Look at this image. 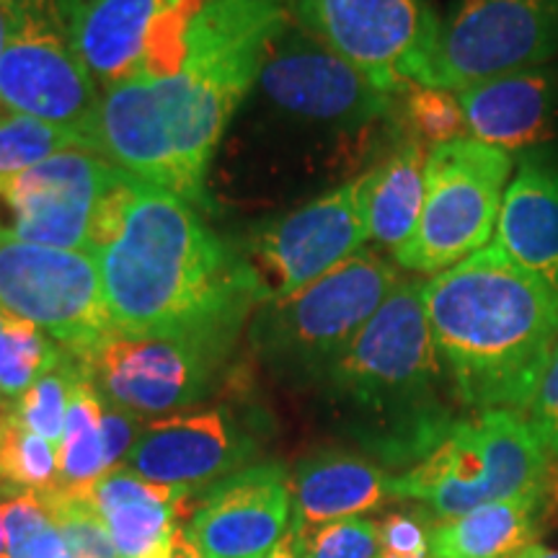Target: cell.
Listing matches in <instances>:
<instances>
[{"label":"cell","instance_id":"obj_5","mask_svg":"<svg viewBox=\"0 0 558 558\" xmlns=\"http://www.w3.org/2000/svg\"><path fill=\"white\" fill-rule=\"evenodd\" d=\"M399 282V264L360 248L295 295L259 305L248 320V344L277 380L320 388Z\"/></svg>","mask_w":558,"mask_h":558},{"label":"cell","instance_id":"obj_43","mask_svg":"<svg viewBox=\"0 0 558 558\" xmlns=\"http://www.w3.org/2000/svg\"><path fill=\"white\" fill-rule=\"evenodd\" d=\"M5 316H9V313H5L3 308H0V324H3V320H5Z\"/></svg>","mask_w":558,"mask_h":558},{"label":"cell","instance_id":"obj_42","mask_svg":"<svg viewBox=\"0 0 558 558\" xmlns=\"http://www.w3.org/2000/svg\"><path fill=\"white\" fill-rule=\"evenodd\" d=\"M9 407H11V403L3 399V393H0V411H3V409H9Z\"/></svg>","mask_w":558,"mask_h":558},{"label":"cell","instance_id":"obj_15","mask_svg":"<svg viewBox=\"0 0 558 558\" xmlns=\"http://www.w3.org/2000/svg\"><path fill=\"white\" fill-rule=\"evenodd\" d=\"M259 456V442L226 407L153 418L140 432L128 460L137 476L192 492L233 476Z\"/></svg>","mask_w":558,"mask_h":558},{"label":"cell","instance_id":"obj_21","mask_svg":"<svg viewBox=\"0 0 558 558\" xmlns=\"http://www.w3.org/2000/svg\"><path fill=\"white\" fill-rule=\"evenodd\" d=\"M380 463L352 450L326 448L305 456L290 476L292 533L305 535L329 522L362 518L390 497Z\"/></svg>","mask_w":558,"mask_h":558},{"label":"cell","instance_id":"obj_34","mask_svg":"<svg viewBox=\"0 0 558 558\" xmlns=\"http://www.w3.org/2000/svg\"><path fill=\"white\" fill-rule=\"evenodd\" d=\"M143 427H145L143 418L104 399L101 445H104V460H107V471L124 465V460H128L132 445H135V439L140 432H143Z\"/></svg>","mask_w":558,"mask_h":558},{"label":"cell","instance_id":"obj_14","mask_svg":"<svg viewBox=\"0 0 558 558\" xmlns=\"http://www.w3.org/2000/svg\"><path fill=\"white\" fill-rule=\"evenodd\" d=\"M122 169L88 150H65L0 181V230L50 248L86 251L96 209Z\"/></svg>","mask_w":558,"mask_h":558},{"label":"cell","instance_id":"obj_20","mask_svg":"<svg viewBox=\"0 0 558 558\" xmlns=\"http://www.w3.org/2000/svg\"><path fill=\"white\" fill-rule=\"evenodd\" d=\"M194 494L184 486L156 484L120 465L96 478L81 497L107 522L120 558H153L169 546L181 518L194 514Z\"/></svg>","mask_w":558,"mask_h":558},{"label":"cell","instance_id":"obj_44","mask_svg":"<svg viewBox=\"0 0 558 558\" xmlns=\"http://www.w3.org/2000/svg\"><path fill=\"white\" fill-rule=\"evenodd\" d=\"M284 3H290V0H284Z\"/></svg>","mask_w":558,"mask_h":558},{"label":"cell","instance_id":"obj_24","mask_svg":"<svg viewBox=\"0 0 558 558\" xmlns=\"http://www.w3.org/2000/svg\"><path fill=\"white\" fill-rule=\"evenodd\" d=\"M101 409L104 396L90 383L86 367L81 362L78 375H75L73 388H70L65 429H62V439L58 445L60 486L54 492L81 497L96 478L107 473L101 445Z\"/></svg>","mask_w":558,"mask_h":558},{"label":"cell","instance_id":"obj_32","mask_svg":"<svg viewBox=\"0 0 558 558\" xmlns=\"http://www.w3.org/2000/svg\"><path fill=\"white\" fill-rule=\"evenodd\" d=\"M522 416H525L533 435L538 437L543 450L548 452V458L558 463V344L550 352L548 365L543 369Z\"/></svg>","mask_w":558,"mask_h":558},{"label":"cell","instance_id":"obj_37","mask_svg":"<svg viewBox=\"0 0 558 558\" xmlns=\"http://www.w3.org/2000/svg\"><path fill=\"white\" fill-rule=\"evenodd\" d=\"M267 558H300L298 543H295V535H292V530H288V535H284V538L277 543V548L271 550Z\"/></svg>","mask_w":558,"mask_h":558},{"label":"cell","instance_id":"obj_6","mask_svg":"<svg viewBox=\"0 0 558 558\" xmlns=\"http://www.w3.org/2000/svg\"><path fill=\"white\" fill-rule=\"evenodd\" d=\"M554 465L520 411H473L416 465L390 478V497L418 501L442 522L492 501L556 488Z\"/></svg>","mask_w":558,"mask_h":558},{"label":"cell","instance_id":"obj_1","mask_svg":"<svg viewBox=\"0 0 558 558\" xmlns=\"http://www.w3.org/2000/svg\"><path fill=\"white\" fill-rule=\"evenodd\" d=\"M88 254L117 333L233 349L262 305L241 243L194 202L122 171L96 209Z\"/></svg>","mask_w":558,"mask_h":558},{"label":"cell","instance_id":"obj_23","mask_svg":"<svg viewBox=\"0 0 558 558\" xmlns=\"http://www.w3.org/2000/svg\"><path fill=\"white\" fill-rule=\"evenodd\" d=\"M558 486L492 501L432 527V558H514L535 546Z\"/></svg>","mask_w":558,"mask_h":558},{"label":"cell","instance_id":"obj_22","mask_svg":"<svg viewBox=\"0 0 558 558\" xmlns=\"http://www.w3.org/2000/svg\"><path fill=\"white\" fill-rule=\"evenodd\" d=\"M427 143L403 130L380 160L360 177V207L367 239L396 254L414 235L424 205Z\"/></svg>","mask_w":558,"mask_h":558},{"label":"cell","instance_id":"obj_27","mask_svg":"<svg viewBox=\"0 0 558 558\" xmlns=\"http://www.w3.org/2000/svg\"><path fill=\"white\" fill-rule=\"evenodd\" d=\"M65 150H86L81 130L16 111H0V181Z\"/></svg>","mask_w":558,"mask_h":558},{"label":"cell","instance_id":"obj_10","mask_svg":"<svg viewBox=\"0 0 558 558\" xmlns=\"http://www.w3.org/2000/svg\"><path fill=\"white\" fill-rule=\"evenodd\" d=\"M0 308L32 320L75 357L117 333L88 251L50 248L0 230Z\"/></svg>","mask_w":558,"mask_h":558},{"label":"cell","instance_id":"obj_12","mask_svg":"<svg viewBox=\"0 0 558 558\" xmlns=\"http://www.w3.org/2000/svg\"><path fill=\"white\" fill-rule=\"evenodd\" d=\"M360 177L333 186L282 218L256 226L241 243L262 305L295 295L365 248Z\"/></svg>","mask_w":558,"mask_h":558},{"label":"cell","instance_id":"obj_18","mask_svg":"<svg viewBox=\"0 0 558 558\" xmlns=\"http://www.w3.org/2000/svg\"><path fill=\"white\" fill-rule=\"evenodd\" d=\"M469 135L507 153H533L556 137L558 70L533 65L458 90Z\"/></svg>","mask_w":558,"mask_h":558},{"label":"cell","instance_id":"obj_31","mask_svg":"<svg viewBox=\"0 0 558 558\" xmlns=\"http://www.w3.org/2000/svg\"><path fill=\"white\" fill-rule=\"evenodd\" d=\"M295 543L300 558H378L380 525L369 518H347L295 535Z\"/></svg>","mask_w":558,"mask_h":558},{"label":"cell","instance_id":"obj_39","mask_svg":"<svg viewBox=\"0 0 558 558\" xmlns=\"http://www.w3.org/2000/svg\"><path fill=\"white\" fill-rule=\"evenodd\" d=\"M13 494H16V492H13V488L9 486V481L0 478V499H9V497H13Z\"/></svg>","mask_w":558,"mask_h":558},{"label":"cell","instance_id":"obj_38","mask_svg":"<svg viewBox=\"0 0 558 558\" xmlns=\"http://www.w3.org/2000/svg\"><path fill=\"white\" fill-rule=\"evenodd\" d=\"M514 558H558V550L556 548L538 546V543H535V546L525 548L520 556H514Z\"/></svg>","mask_w":558,"mask_h":558},{"label":"cell","instance_id":"obj_41","mask_svg":"<svg viewBox=\"0 0 558 558\" xmlns=\"http://www.w3.org/2000/svg\"><path fill=\"white\" fill-rule=\"evenodd\" d=\"M0 558H9V556H5V535H3V520H0Z\"/></svg>","mask_w":558,"mask_h":558},{"label":"cell","instance_id":"obj_33","mask_svg":"<svg viewBox=\"0 0 558 558\" xmlns=\"http://www.w3.org/2000/svg\"><path fill=\"white\" fill-rule=\"evenodd\" d=\"M432 527L427 514L390 512L380 522L378 558H432Z\"/></svg>","mask_w":558,"mask_h":558},{"label":"cell","instance_id":"obj_7","mask_svg":"<svg viewBox=\"0 0 558 558\" xmlns=\"http://www.w3.org/2000/svg\"><path fill=\"white\" fill-rule=\"evenodd\" d=\"M514 156L473 137L435 145L424 171V205L414 235L393 259L414 275H439L486 248L497 230Z\"/></svg>","mask_w":558,"mask_h":558},{"label":"cell","instance_id":"obj_25","mask_svg":"<svg viewBox=\"0 0 558 558\" xmlns=\"http://www.w3.org/2000/svg\"><path fill=\"white\" fill-rule=\"evenodd\" d=\"M62 349L50 333L32 320L5 316L0 324V393L13 403L29 390L41 375H47L65 360Z\"/></svg>","mask_w":558,"mask_h":558},{"label":"cell","instance_id":"obj_26","mask_svg":"<svg viewBox=\"0 0 558 558\" xmlns=\"http://www.w3.org/2000/svg\"><path fill=\"white\" fill-rule=\"evenodd\" d=\"M0 478L37 494L60 486L58 445L26 427L11 407L0 411Z\"/></svg>","mask_w":558,"mask_h":558},{"label":"cell","instance_id":"obj_4","mask_svg":"<svg viewBox=\"0 0 558 558\" xmlns=\"http://www.w3.org/2000/svg\"><path fill=\"white\" fill-rule=\"evenodd\" d=\"M288 13L284 0H205L171 75H150L160 122L190 197L209 209L207 179L230 122L259 78L269 34Z\"/></svg>","mask_w":558,"mask_h":558},{"label":"cell","instance_id":"obj_2","mask_svg":"<svg viewBox=\"0 0 558 558\" xmlns=\"http://www.w3.org/2000/svg\"><path fill=\"white\" fill-rule=\"evenodd\" d=\"M424 308L458 403L525 411L558 344V303L497 243L424 282Z\"/></svg>","mask_w":558,"mask_h":558},{"label":"cell","instance_id":"obj_19","mask_svg":"<svg viewBox=\"0 0 558 558\" xmlns=\"http://www.w3.org/2000/svg\"><path fill=\"white\" fill-rule=\"evenodd\" d=\"M497 246L558 303V160L525 153L497 220Z\"/></svg>","mask_w":558,"mask_h":558},{"label":"cell","instance_id":"obj_3","mask_svg":"<svg viewBox=\"0 0 558 558\" xmlns=\"http://www.w3.org/2000/svg\"><path fill=\"white\" fill-rule=\"evenodd\" d=\"M331 418L375 463L411 469L456 427L422 279H401L320 383Z\"/></svg>","mask_w":558,"mask_h":558},{"label":"cell","instance_id":"obj_35","mask_svg":"<svg viewBox=\"0 0 558 558\" xmlns=\"http://www.w3.org/2000/svg\"><path fill=\"white\" fill-rule=\"evenodd\" d=\"M9 558H73L65 535L60 533V527L52 522H47L45 527H39L37 533H32L29 538L21 541L19 546L5 550Z\"/></svg>","mask_w":558,"mask_h":558},{"label":"cell","instance_id":"obj_36","mask_svg":"<svg viewBox=\"0 0 558 558\" xmlns=\"http://www.w3.org/2000/svg\"><path fill=\"white\" fill-rule=\"evenodd\" d=\"M153 558H202V556H199V550L192 546V541L186 538V530H184V525H181L177 533H173L169 546H166L158 556H153Z\"/></svg>","mask_w":558,"mask_h":558},{"label":"cell","instance_id":"obj_17","mask_svg":"<svg viewBox=\"0 0 558 558\" xmlns=\"http://www.w3.org/2000/svg\"><path fill=\"white\" fill-rule=\"evenodd\" d=\"M194 0H58L75 54L107 90L143 70L145 50L160 26Z\"/></svg>","mask_w":558,"mask_h":558},{"label":"cell","instance_id":"obj_13","mask_svg":"<svg viewBox=\"0 0 558 558\" xmlns=\"http://www.w3.org/2000/svg\"><path fill=\"white\" fill-rule=\"evenodd\" d=\"M233 349L111 333L78 357L104 399L140 418L171 416L207 399Z\"/></svg>","mask_w":558,"mask_h":558},{"label":"cell","instance_id":"obj_11","mask_svg":"<svg viewBox=\"0 0 558 558\" xmlns=\"http://www.w3.org/2000/svg\"><path fill=\"white\" fill-rule=\"evenodd\" d=\"M558 54V0H452L429 88L458 90Z\"/></svg>","mask_w":558,"mask_h":558},{"label":"cell","instance_id":"obj_40","mask_svg":"<svg viewBox=\"0 0 558 558\" xmlns=\"http://www.w3.org/2000/svg\"><path fill=\"white\" fill-rule=\"evenodd\" d=\"M3 47H5V16H3V9H0V54H3Z\"/></svg>","mask_w":558,"mask_h":558},{"label":"cell","instance_id":"obj_28","mask_svg":"<svg viewBox=\"0 0 558 558\" xmlns=\"http://www.w3.org/2000/svg\"><path fill=\"white\" fill-rule=\"evenodd\" d=\"M401 128L422 143L435 145L452 143V140L471 137L465 128L463 109H460L456 90L416 86L401 96L399 104Z\"/></svg>","mask_w":558,"mask_h":558},{"label":"cell","instance_id":"obj_29","mask_svg":"<svg viewBox=\"0 0 558 558\" xmlns=\"http://www.w3.org/2000/svg\"><path fill=\"white\" fill-rule=\"evenodd\" d=\"M81 362L73 354H65V360L58 367L34 383L21 399L11 403L21 422L39 437L50 439L52 445H60L62 429H65V414L70 401V388H73L75 375H78Z\"/></svg>","mask_w":558,"mask_h":558},{"label":"cell","instance_id":"obj_9","mask_svg":"<svg viewBox=\"0 0 558 558\" xmlns=\"http://www.w3.org/2000/svg\"><path fill=\"white\" fill-rule=\"evenodd\" d=\"M5 47L0 54V107L81 130L101 94L70 47L58 0H0Z\"/></svg>","mask_w":558,"mask_h":558},{"label":"cell","instance_id":"obj_8","mask_svg":"<svg viewBox=\"0 0 558 558\" xmlns=\"http://www.w3.org/2000/svg\"><path fill=\"white\" fill-rule=\"evenodd\" d=\"M288 9L388 94L429 86L442 29L432 0H290Z\"/></svg>","mask_w":558,"mask_h":558},{"label":"cell","instance_id":"obj_30","mask_svg":"<svg viewBox=\"0 0 558 558\" xmlns=\"http://www.w3.org/2000/svg\"><path fill=\"white\" fill-rule=\"evenodd\" d=\"M41 497L50 505L54 525L65 535L73 558H120L107 522L88 499L62 492L41 494Z\"/></svg>","mask_w":558,"mask_h":558},{"label":"cell","instance_id":"obj_16","mask_svg":"<svg viewBox=\"0 0 558 558\" xmlns=\"http://www.w3.org/2000/svg\"><path fill=\"white\" fill-rule=\"evenodd\" d=\"M290 518V473L254 463L205 488L184 530L202 558H267L288 535Z\"/></svg>","mask_w":558,"mask_h":558}]
</instances>
